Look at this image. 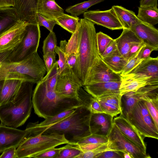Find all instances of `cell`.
I'll return each mask as SVG.
<instances>
[{"instance_id": "56", "label": "cell", "mask_w": 158, "mask_h": 158, "mask_svg": "<svg viewBox=\"0 0 158 158\" xmlns=\"http://www.w3.org/2000/svg\"><path fill=\"white\" fill-rule=\"evenodd\" d=\"M14 6L13 0H0V8L13 7Z\"/></svg>"}, {"instance_id": "3", "label": "cell", "mask_w": 158, "mask_h": 158, "mask_svg": "<svg viewBox=\"0 0 158 158\" xmlns=\"http://www.w3.org/2000/svg\"><path fill=\"white\" fill-rule=\"evenodd\" d=\"M94 24L84 18L81 19L78 23L77 77L82 86L100 56Z\"/></svg>"}, {"instance_id": "30", "label": "cell", "mask_w": 158, "mask_h": 158, "mask_svg": "<svg viewBox=\"0 0 158 158\" xmlns=\"http://www.w3.org/2000/svg\"><path fill=\"white\" fill-rule=\"evenodd\" d=\"M75 109H70L62 112L55 115L48 117L40 123H30L27 125L30 127L36 130L42 129L48 127L65 118L72 113Z\"/></svg>"}, {"instance_id": "47", "label": "cell", "mask_w": 158, "mask_h": 158, "mask_svg": "<svg viewBox=\"0 0 158 158\" xmlns=\"http://www.w3.org/2000/svg\"><path fill=\"white\" fill-rule=\"evenodd\" d=\"M49 148L36 156L34 158H56L62 147Z\"/></svg>"}, {"instance_id": "4", "label": "cell", "mask_w": 158, "mask_h": 158, "mask_svg": "<svg viewBox=\"0 0 158 158\" xmlns=\"http://www.w3.org/2000/svg\"><path fill=\"white\" fill-rule=\"evenodd\" d=\"M32 101L35 114L45 119L83 105L79 98L64 97L41 81L37 83L33 91Z\"/></svg>"}, {"instance_id": "59", "label": "cell", "mask_w": 158, "mask_h": 158, "mask_svg": "<svg viewBox=\"0 0 158 158\" xmlns=\"http://www.w3.org/2000/svg\"><path fill=\"white\" fill-rule=\"evenodd\" d=\"M52 0V1H55V0Z\"/></svg>"}, {"instance_id": "53", "label": "cell", "mask_w": 158, "mask_h": 158, "mask_svg": "<svg viewBox=\"0 0 158 158\" xmlns=\"http://www.w3.org/2000/svg\"><path fill=\"white\" fill-rule=\"evenodd\" d=\"M144 44L143 42L133 44L130 48L128 54L127 60L136 54Z\"/></svg>"}, {"instance_id": "7", "label": "cell", "mask_w": 158, "mask_h": 158, "mask_svg": "<svg viewBox=\"0 0 158 158\" xmlns=\"http://www.w3.org/2000/svg\"><path fill=\"white\" fill-rule=\"evenodd\" d=\"M124 117L135 128L142 136L158 139V129L143 100L137 101Z\"/></svg>"}, {"instance_id": "8", "label": "cell", "mask_w": 158, "mask_h": 158, "mask_svg": "<svg viewBox=\"0 0 158 158\" xmlns=\"http://www.w3.org/2000/svg\"><path fill=\"white\" fill-rule=\"evenodd\" d=\"M41 37L38 24L28 23L24 37L19 44L13 50L7 51V59L12 62L22 61L37 52Z\"/></svg>"}, {"instance_id": "52", "label": "cell", "mask_w": 158, "mask_h": 158, "mask_svg": "<svg viewBox=\"0 0 158 158\" xmlns=\"http://www.w3.org/2000/svg\"><path fill=\"white\" fill-rule=\"evenodd\" d=\"M16 150V148L15 147H12L5 150L0 156V158H17Z\"/></svg>"}, {"instance_id": "13", "label": "cell", "mask_w": 158, "mask_h": 158, "mask_svg": "<svg viewBox=\"0 0 158 158\" xmlns=\"http://www.w3.org/2000/svg\"><path fill=\"white\" fill-rule=\"evenodd\" d=\"M82 86L77 77L70 70L59 75L55 90L57 93L64 97L78 98V90Z\"/></svg>"}, {"instance_id": "25", "label": "cell", "mask_w": 158, "mask_h": 158, "mask_svg": "<svg viewBox=\"0 0 158 158\" xmlns=\"http://www.w3.org/2000/svg\"><path fill=\"white\" fill-rule=\"evenodd\" d=\"M37 13L48 19L55 20L64 13V11L55 1L40 0Z\"/></svg>"}, {"instance_id": "58", "label": "cell", "mask_w": 158, "mask_h": 158, "mask_svg": "<svg viewBox=\"0 0 158 158\" xmlns=\"http://www.w3.org/2000/svg\"><path fill=\"white\" fill-rule=\"evenodd\" d=\"M4 80L0 81V96L1 92L2 89V88Z\"/></svg>"}, {"instance_id": "38", "label": "cell", "mask_w": 158, "mask_h": 158, "mask_svg": "<svg viewBox=\"0 0 158 158\" xmlns=\"http://www.w3.org/2000/svg\"><path fill=\"white\" fill-rule=\"evenodd\" d=\"M72 34L70 39L67 42L65 45V52L66 56L78 52V24L76 31Z\"/></svg>"}, {"instance_id": "41", "label": "cell", "mask_w": 158, "mask_h": 158, "mask_svg": "<svg viewBox=\"0 0 158 158\" xmlns=\"http://www.w3.org/2000/svg\"><path fill=\"white\" fill-rule=\"evenodd\" d=\"M97 38L98 53L100 56L114 39L101 31L97 33Z\"/></svg>"}, {"instance_id": "39", "label": "cell", "mask_w": 158, "mask_h": 158, "mask_svg": "<svg viewBox=\"0 0 158 158\" xmlns=\"http://www.w3.org/2000/svg\"><path fill=\"white\" fill-rule=\"evenodd\" d=\"M111 150L109 146V142L92 149L82 151L77 158H95L103 152Z\"/></svg>"}, {"instance_id": "45", "label": "cell", "mask_w": 158, "mask_h": 158, "mask_svg": "<svg viewBox=\"0 0 158 158\" xmlns=\"http://www.w3.org/2000/svg\"><path fill=\"white\" fill-rule=\"evenodd\" d=\"M139 51L128 60L127 64L120 73L121 75L128 74L135 67L143 60L138 59L137 55Z\"/></svg>"}, {"instance_id": "21", "label": "cell", "mask_w": 158, "mask_h": 158, "mask_svg": "<svg viewBox=\"0 0 158 158\" xmlns=\"http://www.w3.org/2000/svg\"><path fill=\"white\" fill-rule=\"evenodd\" d=\"M121 82H99L84 86V90L94 98L112 94H120Z\"/></svg>"}, {"instance_id": "2", "label": "cell", "mask_w": 158, "mask_h": 158, "mask_svg": "<svg viewBox=\"0 0 158 158\" xmlns=\"http://www.w3.org/2000/svg\"><path fill=\"white\" fill-rule=\"evenodd\" d=\"M7 51L0 53V81L17 79L37 84L47 72L44 61L37 52L15 62L7 59Z\"/></svg>"}, {"instance_id": "27", "label": "cell", "mask_w": 158, "mask_h": 158, "mask_svg": "<svg viewBox=\"0 0 158 158\" xmlns=\"http://www.w3.org/2000/svg\"><path fill=\"white\" fill-rule=\"evenodd\" d=\"M158 88L145 94L140 100H143L152 117L155 124L158 129Z\"/></svg>"}, {"instance_id": "42", "label": "cell", "mask_w": 158, "mask_h": 158, "mask_svg": "<svg viewBox=\"0 0 158 158\" xmlns=\"http://www.w3.org/2000/svg\"><path fill=\"white\" fill-rule=\"evenodd\" d=\"M97 99L99 102L104 113L110 114L113 117L116 116L118 114L121 113V109L117 106L104 101Z\"/></svg>"}, {"instance_id": "55", "label": "cell", "mask_w": 158, "mask_h": 158, "mask_svg": "<svg viewBox=\"0 0 158 158\" xmlns=\"http://www.w3.org/2000/svg\"><path fill=\"white\" fill-rule=\"evenodd\" d=\"M158 0H140L139 1L140 6L158 7Z\"/></svg>"}, {"instance_id": "6", "label": "cell", "mask_w": 158, "mask_h": 158, "mask_svg": "<svg viewBox=\"0 0 158 158\" xmlns=\"http://www.w3.org/2000/svg\"><path fill=\"white\" fill-rule=\"evenodd\" d=\"M69 143L64 135L51 134L26 136L17 148V158H34L49 148L62 144Z\"/></svg>"}, {"instance_id": "14", "label": "cell", "mask_w": 158, "mask_h": 158, "mask_svg": "<svg viewBox=\"0 0 158 158\" xmlns=\"http://www.w3.org/2000/svg\"><path fill=\"white\" fill-rule=\"evenodd\" d=\"M121 76L120 94L121 96L128 92L136 91L147 85H158V80L144 74L129 73Z\"/></svg>"}, {"instance_id": "15", "label": "cell", "mask_w": 158, "mask_h": 158, "mask_svg": "<svg viewBox=\"0 0 158 158\" xmlns=\"http://www.w3.org/2000/svg\"><path fill=\"white\" fill-rule=\"evenodd\" d=\"M27 132L0 124V153L12 147L17 148L26 136Z\"/></svg>"}, {"instance_id": "11", "label": "cell", "mask_w": 158, "mask_h": 158, "mask_svg": "<svg viewBox=\"0 0 158 158\" xmlns=\"http://www.w3.org/2000/svg\"><path fill=\"white\" fill-rule=\"evenodd\" d=\"M121 81V74L112 70L99 56L90 69L84 86L99 82Z\"/></svg>"}, {"instance_id": "34", "label": "cell", "mask_w": 158, "mask_h": 158, "mask_svg": "<svg viewBox=\"0 0 158 158\" xmlns=\"http://www.w3.org/2000/svg\"><path fill=\"white\" fill-rule=\"evenodd\" d=\"M105 0H89L69 6L65 11L74 16H78L83 14L88 9L92 6L96 5Z\"/></svg>"}, {"instance_id": "50", "label": "cell", "mask_w": 158, "mask_h": 158, "mask_svg": "<svg viewBox=\"0 0 158 158\" xmlns=\"http://www.w3.org/2000/svg\"><path fill=\"white\" fill-rule=\"evenodd\" d=\"M123 152L110 150L105 151L101 153L98 158H123Z\"/></svg>"}, {"instance_id": "32", "label": "cell", "mask_w": 158, "mask_h": 158, "mask_svg": "<svg viewBox=\"0 0 158 158\" xmlns=\"http://www.w3.org/2000/svg\"><path fill=\"white\" fill-rule=\"evenodd\" d=\"M80 20L78 17L69 15L64 13L55 19L57 24L71 34L76 30Z\"/></svg>"}, {"instance_id": "40", "label": "cell", "mask_w": 158, "mask_h": 158, "mask_svg": "<svg viewBox=\"0 0 158 158\" xmlns=\"http://www.w3.org/2000/svg\"><path fill=\"white\" fill-rule=\"evenodd\" d=\"M57 44V39L55 33L53 31L50 32L43 42L42 47L43 55L54 52Z\"/></svg>"}, {"instance_id": "33", "label": "cell", "mask_w": 158, "mask_h": 158, "mask_svg": "<svg viewBox=\"0 0 158 158\" xmlns=\"http://www.w3.org/2000/svg\"><path fill=\"white\" fill-rule=\"evenodd\" d=\"M67 42L66 40L61 41L60 46H56L55 49V52L59 56V60L57 62L59 68V75H62L70 70L67 64V57L65 52Z\"/></svg>"}, {"instance_id": "28", "label": "cell", "mask_w": 158, "mask_h": 158, "mask_svg": "<svg viewBox=\"0 0 158 158\" xmlns=\"http://www.w3.org/2000/svg\"><path fill=\"white\" fill-rule=\"evenodd\" d=\"M101 59L112 70L119 74L128 62V60L120 53L117 48L106 56Z\"/></svg>"}, {"instance_id": "10", "label": "cell", "mask_w": 158, "mask_h": 158, "mask_svg": "<svg viewBox=\"0 0 158 158\" xmlns=\"http://www.w3.org/2000/svg\"><path fill=\"white\" fill-rule=\"evenodd\" d=\"M28 23L19 20L0 34V53L13 50L19 44Z\"/></svg>"}, {"instance_id": "54", "label": "cell", "mask_w": 158, "mask_h": 158, "mask_svg": "<svg viewBox=\"0 0 158 158\" xmlns=\"http://www.w3.org/2000/svg\"><path fill=\"white\" fill-rule=\"evenodd\" d=\"M117 48L116 44L114 39L107 47L101 56V58H104L113 52Z\"/></svg>"}, {"instance_id": "18", "label": "cell", "mask_w": 158, "mask_h": 158, "mask_svg": "<svg viewBox=\"0 0 158 158\" xmlns=\"http://www.w3.org/2000/svg\"><path fill=\"white\" fill-rule=\"evenodd\" d=\"M113 123L123 134L146 153V146L142 135L125 118L120 115L114 118Z\"/></svg>"}, {"instance_id": "19", "label": "cell", "mask_w": 158, "mask_h": 158, "mask_svg": "<svg viewBox=\"0 0 158 158\" xmlns=\"http://www.w3.org/2000/svg\"><path fill=\"white\" fill-rule=\"evenodd\" d=\"M130 29L146 45L158 50V30L153 26L140 22Z\"/></svg>"}, {"instance_id": "29", "label": "cell", "mask_w": 158, "mask_h": 158, "mask_svg": "<svg viewBox=\"0 0 158 158\" xmlns=\"http://www.w3.org/2000/svg\"><path fill=\"white\" fill-rule=\"evenodd\" d=\"M20 20L13 7L0 8V34Z\"/></svg>"}, {"instance_id": "22", "label": "cell", "mask_w": 158, "mask_h": 158, "mask_svg": "<svg viewBox=\"0 0 158 158\" xmlns=\"http://www.w3.org/2000/svg\"><path fill=\"white\" fill-rule=\"evenodd\" d=\"M120 36L114 39L117 48L120 53L127 60L130 48L134 44L142 42L130 29L123 28Z\"/></svg>"}, {"instance_id": "23", "label": "cell", "mask_w": 158, "mask_h": 158, "mask_svg": "<svg viewBox=\"0 0 158 158\" xmlns=\"http://www.w3.org/2000/svg\"><path fill=\"white\" fill-rule=\"evenodd\" d=\"M134 73L144 74L158 80V57L143 60L128 74Z\"/></svg>"}, {"instance_id": "9", "label": "cell", "mask_w": 158, "mask_h": 158, "mask_svg": "<svg viewBox=\"0 0 158 158\" xmlns=\"http://www.w3.org/2000/svg\"><path fill=\"white\" fill-rule=\"evenodd\" d=\"M107 137L109 139V146L112 150L128 152L133 158L151 157L147 154L146 153L123 134L114 123L112 128Z\"/></svg>"}, {"instance_id": "57", "label": "cell", "mask_w": 158, "mask_h": 158, "mask_svg": "<svg viewBox=\"0 0 158 158\" xmlns=\"http://www.w3.org/2000/svg\"><path fill=\"white\" fill-rule=\"evenodd\" d=\"M123 158H133L132 156L128 152H123Z\"/></svg>"}, {"instance_id": "49", "label": "cell", "mask_w": 158, "mask_h": 158, "mask_svg": "<svg viewBox=\"0 0 158 158\" xmlns=\"http://www.w3.org/2000/svg\"><path fill=\"white\" fill-rule=\"evenodd\" d=\"M155 51L152 47L144 44L140 49L137 55L139 60H144L150 57L152 51Z\"/></svg>"}, {"instance_id": "1", "label": "cell", "mask_w": 158, "mask_h": 158, "mask_svg": "<svg viewBox=\"0 0 158 158\" xmlns=\"http://www.w3.org/2000/svg\"><path fill=\"white\" fill-rule=\"evenodd\" d=\"M91 113L84 105L76 108L68 117L49 127L42 129H33L27 125L29 134H51L64 135L69 143L74 145L80 139L91 134L89 122Z\"/></svg>"}, {"instance_id": "43", "label": "cell", "mask_w": 158, "mask_h": 158, "mask_svg": "<svg viewBox=\"0 0 158 158\" xmlns=\"http://www.w3.org/2000/svg\"><path fill=\"white\" fill-rule=\"evenodd\" d=\"M121 97L120 94H112L105 95L96 98L117 106L121 110Z\"/></svg>"}, {"instance_id": "48", "label": "cell", "mask_w": 158, "mask_h": 158, "mask_svg": "<svg viewBox=\"0 0 158 158\" xmlns=\"http://www.w3.org/2000/svg\"><path fill=\"white\" fill-rule=\"evenodd\" d=\"M56 56L55 52L48 53L43 55L44 61L47 72L51 69L56 61Z\"/></svg>"}, {"instance_id": "17", "label": "cell", "mask_w": 158, "mask_h": 158, "mask_svg": "<svg viewBox=\"0 0 158 158\" xmlns=\"http://www.w3.org/2000/svg\"><path fill=\"white\" fill-rule=\"evenodd\" d=\"M113 117L105 113H91L89 122L91 134L107 136L112 127Z\"/></svg>"}, {"instance_id": "5", "label": "cell", "mask_w": 158, "mask_h": 158, "mask_svg": "<svg viewBox=\"0 0 158 158\" xmlns=\"http://www.w3.org/2000/svg\"><path fill=\"white\" fill-rule=\"evenodd\" d=\"M35 83L23 81L14 98L0 105L1 124L15 128L23 125L30 116Z\"/></svg>"}, {"instance_id": "12", "label": "cell", "mask_w": 158, "mask_h": 158, "mask_svg": "<svg viewBox=\"0 0 158 158\" xmlns=\"http://www.w3.org/2000/svg\"><path fill=\"white\" fill-rule=\"evenodd\" d=\"M83 15L84 18L89 20L94 24L102 26L111 30L123 28L112 7L104 11L99 10L87 11Z\"/></svg>"}, {"instance_id": "37", "label": "cell", "mask_w": 158, "mask_h": 158, "mask_svg": "<svg viewBox=\"0 0 158 158\" xmlns=\"http://www.w3.org/2000/svg\"><path fill=\"white\" fill-rule=\"evenodd\" d=\"M109 142L107 136L91 134L80 139L74 145L87 144H104Z\"/></svg>"}, {"instance_id": "44", "label": "cell", "mask_w": 158, "mask_h": 158, "mask_svg": "<svg viewBox=\"0 0 158 158\" xmlns=\"http://www.w3.org/2000/svg\"><path fill=\"white\" fill-rule=\"evenodd\" d=\"M37 20L40 26L44 27L50 32L53 31L54 27L57 24L55 20L48 19L39 13H37Z\"/></svg>"}, {"instance_id": "31", "label": "cell", "mask_w": 158, "mask_h": 158, "mask_svg": "<svg viewBox=\"0 0 158 158\" xmlns=\"http://www.w3.org/2000/svg\"><path fill=\"white\" fill-rule=\"evenodd\" d=\"M137 16L142 22L154 26L158 23V9L155 7L139 6Z\"/></svg>"}, {"instance_id": "26", "label": "cell", "mask_w": 158, "mask_h": 158, "mask_svg": "<svg viewBox=\"0 0 158 158\" xmlns=\"http://www.w3.org/2000/svg\"><path fill=\"white\" fill-rule=\"evenodd\" d=\"M112 7L123 28L130 29L132 26L141 22L135 13L131 10L119 6H113Z\"/></svg>"}, {"instance_id": "46", "label": "cell", "mask_w": 158, "mask_h": 158, "mask_svg": "<svg viewBox=\"0 0 158 158\" xmlns=\"http://www.w3.org/2000/svg\"><path fill=\"white\" fill-rule=\"evenodd\" d=\"M67 64L71 72L77 77L78 52L67 56Z\"/></svg>"}, {"instance_id": "51", "label": "cell", "mask_w": 158, "mask_h": 158, "mask_svg": "<svg viewBox=\"0 0 158 158\" xmlns=\"http://www.w3.org/2000/svg\"><path fill=\"white\" fill-rule=\"evenodd\" d=\"M89 110L92 113H104L99 102L96 98H94L90 104Z\"/></svg>"}, {"instance_id": "36", "label": "cell", "mask_w": 158, "mask_h": 158, "mask_svg": "<svg viewBox=\"0 0 158 158\" xmlns=\"http://www.w3.org/2000/svg\"><path fill=\"white\" fill-rule=\"evenodd\" d=\"M82 152V151L76 146L67 143L62 147L56 158H77Z\"/></svg>"}, {"instance_id": "20", "label": "cell", "mask_w": 158, "mask_h": 158, "mask_svg": "<svg viewBox=\"0 0 158 158\" xmlns=\"http://www.w3.org/2000/svg\"><path fill=\"white\" fill-rule=\"evenodd\" d=\"M158 88V85H147L135 91H131L123 95L121 98L120 115L125 117L134 104L148 92Z\"/></svg>"}, {"instance_id": "16", "label": "cell", "mask_w": 158, "mask_h": 158, "mask_svg": "<svg viewBox=\"0 0 158 158\" xmlns=\"http://www.w3.org/2000/svg\"><path fill=\"white\" fill-rule=\"evenodd\" d=\"M20 20L28 23L38 24L37 9L40 0H13Z\"/></svg>"}, {"instance_id": "24", "label": "cell", "mask_w": 158, "mask_h": 158, "mask_svg": "<svg viewBox=\"0 0 158 158\" xmlns=\"http://www.w3.org/2000/svg\"><path fill=\"white\" fill-rule=\"evenodd\" d=\"M23 81L17 79L4 80L0 94V105L6 103L14 98Z\"/></svg>"}, {"instance_id": "35", "label": "cell", "mask_w": 158, "mask_h": 158, "mask_svg": "<svg viewBox=\"0 0 158 158\" xmlns=\"http://www.w3.org/2000/svg\"><path fill=\"white\" fill-rule=\"evenodd\" d=\"M59 68L57 61L40 81L44 83L49 89H55L59 76Z\"/></svg>"}]
</instances>
